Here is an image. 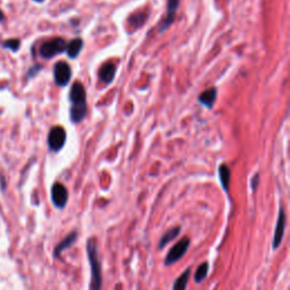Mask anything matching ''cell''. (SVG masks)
<instances>
[{"label":"cell","mask_w":290,"mask_h":290,"mask_svg":"<svg viewBox=\"0 0 290 290\" xmlns=\"http://www.w3.org/2000/svg\"><path fill=\"white\" fill-rule=\"evenodd\" d=\"M69 99L71 102L70 119L72 123L79 124L86 116V92L83 84L76 82L71 86Z\"/></svg>","instance_id":"obj_1"},{"label":"cell","mask_w":290,"mask_h":290,"mask_svg":"<svg viewBox=\"0 0 290 290\" xmlns=\"http://www.w3.org/2000/svg\"><path fill=\"white\" fill-rule=\"evenodd\" d=\"M86 253L91 265V283L90 290H101L102 288V271L98 256V247L94 239H89L86 243Z\"/></svg>","instance_id":"obj_2"},{"label":"cell","mask_w":290,"mask_h":290,"mask_svg":"<svg viewBox=\"0 0 290 290\" xmlns=\"http://www.w3.org/2000/svg\"><path fill=\"white\" fill-rule=\"evenodd\" d=\"M66 46L67 43L64 39H52V40L45 42L40 47V55L42 58H45V59H50V58L66 51Z\"/></svg>","instance_id":"obj_3"},{"label":"cell","mask_w":290,"mask_h":290,"mask_svg":"<svg viewBox=\"0 0 290 290\" xmlns=\"http://www.w3.org/2000/svg\"><path fill=\"white\" fill-rule=\"evenodd\" d=\"M190 245H191V240L188 238H183L182 240L178 241L176 245H173L172 248L169 250L166 260H164V263H166V265H171L173 263H176L177 261H179L187 252Z\"/></svg>","instance_id":"obj_4"},{"label":"cell","mask_w":290,"mask_h":290,"mask_svg":"<svg viewBox=\"0 0 290 290\" xmlns=\"http://www.w3.org/2000/svg\"><path fill=\"white\" fill-rule=\"evenodd\" d=\"M65 143H66L65 129L60 126L51 128L49 135H48V144H49L50 150L55 152L60 151V150L64 148Z\"/></svg>","instance_id":"obj_5"},{"label":"cell","mask_w":290,"mask_h":290,"mask_svg":"<svg viewBox=\"0 0 290 290\" xmlns=\"http://www.w3.org/2000/svg\"><path fill=\"white\" fill-rule=\"evenodd\" d=\"M54 77L58 86H66L71 77L70 66L65 61L57 62L54 67Z\"/></svg>","instance_id":"obj_6"},{"label":"cell","mask_w":290,"mask_h":290,"mask_svg":"<svg viewBox=\"0 0 290 290\" xmlns=\"http://www.w3.org/2000/svg\"><path fill=\"white\" fill-rule=\"evenodd\" d=\"M51 200L57 209H64L68 201V192L67 188L59 183H56L51 188Z\"/></svg>","instance_id":"obj_7"},{"label":"cell","mask_w":290,"mask_h":290,"mask_svg":"<svg viewBox=\"0 0 290 290\" xmlns=\"http://www.w3.org/2000/svg\"><path fill=\"white\" fill-rule=\"evenodd\" d=\"M284 229H286V213H284L283 207H280L277 227H275L274 237L272 240V246L274 249L279 248L280 244H281V241L283 239V235H284Z\"/></svg>","instance_id":"obj_8"},{"label":"cell","mask_w":290,"mask_h":290,"mask_svg":"<svg viewBox=\"0 0 290 290\" xmlns=\"http://www.w3.org/2000/svg\"><path fill=\"white\" fill-rule=\"evenodd\" d=\"M178 7H179V0H168L167 15L166 17H164L163 22L161 23V26L160 28H159V32L162 33L172 25V23L176 18V13H177Z\"/></svg>","instance_id":"obj_9"},{"label":"cell","mask_w":290,"mask_h":290,"mask_svg":"<svg viewBox=\"0 0 290 290\" xmlns=\"http://www.w3.org/2000/svg\"><path fill=\"white\" fill-rule=\"evenodd\" d=\"M77 239V231H71L70 234L67 235L64 239H62L59 244L56 246V248L54 250V255L55 258H60L61 253L66 250L67 248L71 247L72 245L75 244V241Z\"/></svg>","instance_id":"obj_10"},{"label":"cell","mask_w":290,"mask_h":290,"mask_svg":"<svg viewBox=\"0 0 290 290\" xmlns=\"http://www.w3.org/2000/svg\"><path fill=\"white\" fill-rule=\"evenodd\" d=\"M115 75H116V66L113 62H107V64H104L101 67V69L99 71L100 80L105 84H110L111 82L114 81Z\"/></svg>","instance_id":"obj_11"},{"label":"cell","mask_w":290,"mask_h":290,"mask_svg":"<svg viewBox=\"0 0 290 290\" xmlns=\"http://www.w3.org/2000/svg\"><path fill=\"white\" fill-rule=\"evenodd\" d=\"M216 89L212 88V89H207L204 92H202L199 96V101L203 104L205 105L206 108H212L216 100Z\"/></svg>","instance_id":"obj_12"},{"label":"cell","mask_w":290,"mask_h":290,"mask_svg":"<svg viewBox=\"0 0 290 290\" xmlns=\"http://www.w3.org/2000/svg\"><path fill=\"white\" fill-rule=\"evenodd\" d=\"M83 40L82 39H74V40H71L68 45L66 46V52L67 55H68L69 58H76L77 56L80 55V52L82 50V48H83Z\"/></svg>","instance_id":"obj_13"},{"label":"cell","mask_w":290,"mask_h":290,"mask_svg":"<svg viewBox=\"0 0 290 290\" xmlns=\"http://www.w3.org/2000/svg\"><path fill=\"white\" fill-rule=\"evenodd\" d=\"M179 233H180V227H173V228L166 231V233L162 235L160 241H159V248H163L164 246L170 243L172 239H175L176 237L179 235Z\"/></svg>","instance_id":"obj_14"},{"label":"cell","mask_w":290,"mask_h":290,"mask_svg":"<svg viewBox=\"0 0 290 290\" xmlns=\"http://www.w3.org/2000/svg\"><path fill=\"white\" fill-rule=\"evenodd\" d=\"M219 177H220V182H221L222 187H224V190L226 192H228L229 185H230V178H231L230 169L228 166H226V164H221L219 168Z\"/></svg>","instance_id":"obj_15"},{"label":"cell","mask_w":290,"mask_h":290,"mask_svg":"<svg viewBox=\"0 0 290 290\" xmlns=\"http://www.w3.org/2000/svg\"><path fill=\"white\" fill-rule=\"evenodd\" d=\"M191 268H188L185 270V272H183L182 275L178 277V279L173 283V288L172 290H186L188 280H190V275H191Z\"/></svg>","instance_id":"obj_16"},{"label":"cell","mask_w":290,"mask_h":290,"mask_svg":"<svg viewBox=\"0 0 290 290\" xmlns=\"http://www.w3.org/2000/svg\"><path fill=\"white\" fill-rule=\"evenodd\" d=\"M148 16L145 15V13H137V14H134L129 17L128 22H129V25H132L134 28H139L141 26H143V24L147 21Z\"/></svg>","instance_id":"obj_17"},{"label":"cell","mask_w":290,"mask_h":290,"mask_svg":"<svg viewBox=\"0 0 290 290\" xmlns=\"http://www.w3.org/2000/svg\"><path fill=\"white\" fill-rule=\"evenodd\" d=\"M207 273H209V263L204 262L202 263L199 268H197L196 272L194 274V280L196 283L202 282L207 277Z\"/></svg>","instance_id":"obj_18"},{"label":"cell","mask_w":290,"mask_h":290,"mask_svg":"<svg viewBox=\"0 0 290 290\" xmlns=\"http://www.w3.org/2000/svg\"><path fill=\"white\" fill-rule=\"evenodd\" d=\"M19 47H21V41H19L18 39H8V40L3 43V48H6V49H9L14 52L18 51Z\"/></svg>","instance_id":"obj_19"},{"label":"cell","mask_w":290,"mask_h":290,"mask_svg":"<svg viewBox=\"0 0 290 290\" xmlns=\"http://www.w3.org/2000/svg\"><path fill=\"white\" fill-rule=\"evenodd\" d=\"M41 68H42L41 66H34V67H32V68H31L30 70H28V72H27V76L30 77V79H31V77L34 76V75L37 74V72H38L39 70H40Z\"/></svg>","instance_id":"obj_20"},{"label":"cell","mask_w":290,"mask_h":290,"mask_svg":"<svg viewBox=\"0 0 290 290\" xmlns=\"http://www.w3.org/2000/svg\"><path fill=\"white\" fill-rule=\"evenodd\" d=\"M259 185V175H255V177L253 178L252 180V188L253 190H256V187Z\"/></svg>","instance_id":"obj_21"},{"label":"cell","mask_w":290,"mask_h":290,"mask_svg":"<svg viewBox=\"0 0 290 290\" xmlns=\"http://www.w3.org/2000/svg\"><path fill=\"white\" fill-rule=\"evenodd\" d=\"M5 19V14L3 13V11H0V22H3Z\"/></svg>","instance_id":"obj_22"},{"label":"cell","mask_w":290,"mask_h":290,"mask_svg":"<svg viewBox=\"0 0 290 290\" xmlns=\"http://www.w3.org/2000/svg\"><path fill=\"white\" fill-rule=\"evenodd\" d=\"M34 2H37V3H43V2H45V0H34Z\"/></svg>","instance_id":"obj_23"}]
</instances>
